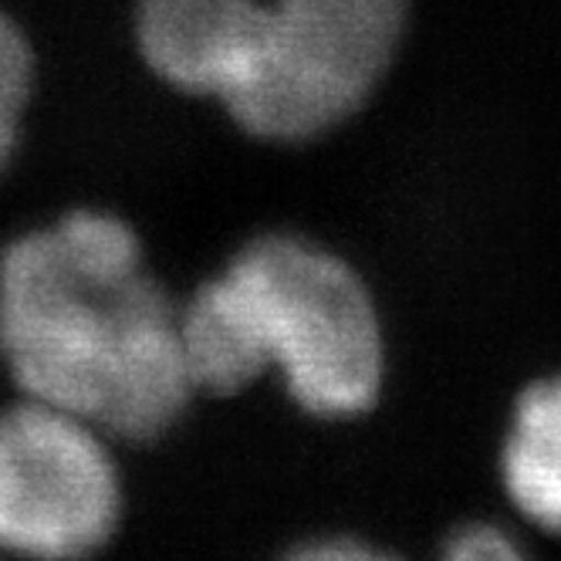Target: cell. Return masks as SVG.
Returning <instances> with one entry per match:
<instances>
[{"label":"cell","instance_id":"1","mask_svg":"<svg viewBox=\"0 0 561 561\" xmlns=\"http://www.w3.org/2000/svg\"><path fill=\"white\" fill-rule=\"evenodd\" d=\"M0 358L27 399L149 444L190 407L180 305L146 271L136 230L75 210L0 254Z\"/></svg>","mask_w":561,"mask_h":561},{"label":"cell","instance_id":"2","mask_svg":"<svg viewBox=\"0 0 561 561\" xmlns=\"http://www.w3.org/2000/svg\"><path fill=\"white\" fill-rule=\"evenodd\" d=\"M196 392H240L280 373L305 413L358 416L382 392L386 342L369 288L342 257L264 233L180 305Z\"/></svg>","mask_w":561,"mask_h":561},{"label":"cell","instance_id":"3","mask_svg":"<svg viewBox=\"0 0 561 561\" xmlns=\"http://www.w3.org/2000/svg\"><path fill=\"white\" fill-rule=\"evenodd\" d=\"M407 18L410 0H257L251 68L224 108L257 139L322 136L379 89Z\"/></svg>","mask_w":561,"mask_h":561},{"label":"cell","instance_id":"4","mask_svg":"<svg viewBox=\"0 0 561 561\" xmlns=\"http://www.w3.org/2000/svg\"><path fill=\"white\" fill-rule=\"evenodd\" d=\"M123 517V480L105 433L27 399L0 413V548L27 558H85Z\"/></svg>","mask_w":561,"mask_h":561},{"label":"cell","instance_id":"5","mask_svg":"<svg viewBox=\"0 0 561 561\" xmlns=\"http://www.w3.org/2000/svg\"><path fill=\"white\" fill-rule=\"evenodd\" d=\"M254 18L257 0H139L136 45L167 85L227 105L251 68Z\"/></svg>","mask_w":561,"mask_h":561},{"label":"cell","instance_id":"6","mask_svg":"<svg viewBox=\"0 0 561 561\" xmlns=\"http://www.w3.org/2000/svg\"><path fill=\"white\" fill-rule=\"evenodd\" d=\"M504 491L541 531L561 535V376L520 392L501 454Z\"/></svg>","mask_w":561,"mask_h":561},{"label":"cell","instance_id":"7","mask_svg":"<svg viewBox=\"0 0 561 561\" xmlns=\"http://www.w3.org/2000/svg\"><path fill=\"white\" fill-rule=\"evenodd\" d=\"M34 85V55L24 31L0 11V173L11 163L21 118L31 102Z\"/></svg>","mask_w":561,"mask_h":561},{"label":"cell","instance_id":"8","mask_svg":"<svg viewBox=\"0 0 561 561\" xmlns=\"http://www.w3.org/2000/svg\"><path fill=\"white\" fill-rule=\"evenodd\" d=\"M447 554L450 558H460V561H480V558H514L517 554V545L491 528V525H470V528H460L450 545H447Z\"/></svg>","mask_w":561,"mask_h":561}]
</instances>
